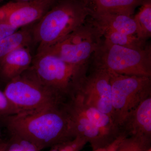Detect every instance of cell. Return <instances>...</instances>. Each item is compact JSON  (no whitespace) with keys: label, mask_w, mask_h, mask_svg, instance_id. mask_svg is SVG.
Here are the masks:
<instances>
[{"label":"cell","mask_w":151,"mask_h":151,"mask_svg":"<svg viewBox=\"0 0 151 151\" xmlns=\"http://www.w3.org/2000/svg\"><path fill=\"white\" fill-rule=\"evenodd\" d=\"M90 67L122 75L151 77V46L132 49L103 39L90 59Z\"/></svg>","instance_id":"3957f363"},{"label":"cell","mask_w":151,"mask_h":151,"mask_svg":"<svg viewBox=\"0 0 151 151\" xmlns=\"http://www.w3.org/2000/svg\"><path fill=\"white\" fill-rule=\"evenodd\" d=\"M146 151H151V147L149 149H148Z\"/></svg>","instance_id":"cb8c5ba5"},{"label":"cell","mask_w":151,"mask_h":151,"mask_svg":"<svg viewBox=\"0 0 151 151\" xmlns=\"http://www.w3.org/2000/svg\"><path fill=\"white\" fill-rule=\"evenodd\" d=\"M88 12L87 19L99 30L110 29L126 34L136 35V26L132 17Z\"/></svg>","instance_id":"7c38bea8"},{"label":"cell","mask_w":151,"mask_h":151,"mask_svg":"<svg viewBox=\"0 0 151 151\" xmlns=\"http://www.w3.org/2000/svg\"><path fill=\"white\" fill-rule=\"evenodd\" d=\"M70 65L54 55L43 51L33 58L30 67L37 78L52 90L67 98L78 73L87 67Z\"/></svg>","instance_id":"52a82bcc"},{"label":"cell","mask_w":151,"mask_h":151,"mask_svg":"<svg viewBox=\"0 0 151 151\" xmlns=\"http://www.w3.org/2000/svg\"><path fill=\"white\" fill-rule=\"evenodd\" d=\"M127 137L126 135L121 134L116 139L114 140L109 145L92 151H116L120 143L124 138Z\"/></svg>","instance_id":"7402d4cb"},{"label":"cell","mask_w":151,"mask_h":151,"mask_svg":"<svg viewBox=\"0 0 151 151\" xmlns=\"http://www.w3.org/2000/svg\"><path fill=\"white\" fill-rule=\"evenodd\" d=\"M2 22V21L0 20V23H1V22Z\"/></svg>","instance_id":"d4e9b609"},{"label":"cell","mask_w":151,"mask_h":151,"mask_svg":"<svg viewBox=\"0 0 151 151\" xmlns=\"http://www.w3.org/2000/svg\"><path fill=\"white\" fill-rule=\"evenodd\" d=\"M66 101L68 104L86 116L95 126L111 137L116 138L121 134L119 128L111 116L103 113L97 108L86 105L74 95H69Z\"/></svg>","instance_id":"4fadbf2b"},{"label":"cell","mask_w":151,"mask_h":151,"mask_svg":"<svg viewBox=\"0 0 151 151\" xmlns=\"http://www.w3.org/2000/svg\"><path fill=\"white\" fill-rule=\"evenodd\" d=\"M33 42L32 30L24 27L0 40V61L13 50L21 47H28Z\"/></svg>","instance_id":"9a60e30c"},{"label":"cell","mask_w":151,"mask_h":151,"mask_svg":"<svg viewBox=\"0 0 151 151\" xmlns=\"http://www.w3.org/2000/svg\"><path fill=\"white\" fill-rule=\"evenodd\" d=\"M32 1H33V0H14L15 1L18 2H27Z\"/></svg>","instance_id":"603a6c76"},{"label":"cell","mask_w":151,"mask_h":151,"mask_svg":"<svg viewBox=\"0 0 151 151\" xmlns=\"http://www.w3.org/2000/svg\"><path fill=\"white\" fill-rule=\"evenodd\" d=\"M64 103L4 117L6 126L12 134L28 141L40 150L51 147L75 137Z\"/></svg>","instance_id":"6da1fadb"},{"label":"cell","mask_w":151,"mask_h":151,"mask_svg":"<svg viewBox=\"0 0 151 151\" xmlns=\"http://www.w3.org/2000/svg\"><path fill=\"white\" fill-rule=\"evenodd\" d=\"M57 1L9 2L0 6V20L19 29L39 20Z\"/></svg>","instance_id":"9c48e42d"},{"label":"cell","mask_w":151,"mask_h":151,"mask_svg":"<svg viewBox=\"0 0 151 151\" xmlns=\"http://www.w3.org/2000/svg\"><path fill=\"white\" fill-rule=\"evenodd\" d=\"M102 40L100 31L86 19L83 24L44 51L75 67H85Z\"/></svg>","instance_id":"5b68a950"},{"label":"cell","mask_w":151,"mask_h":151,"mask_svg":"<svg viewBox=\"0 0 151 151\" xmlns=\"http://www.w3.org/2000/svg\"><path fill=\"white\" fill-rule=\"evenodd\" d=\"M4 92L21 113L61 104L66 99L44 84L30 66L7 83Z\"/></svg>","instance_id":"277c9868"},{"label":"cell","mask_w":151,"mask_h":151,"mask_svg":"<svg viewBox=\"0 0 151 151\" xmlns=\"http://www.w3.org/2000/svg\"><path fill=\"white\" fill-rule=\"evenodd\" d=\"M151 139L132 136L122 140L116 151H146L151 147Z\"/></svg>","instance_id":"ac0fdd59"},{"label":"cell","mask_w":151,"mask_h":151,"mask_svg":"<svg viewBox=\"0 0 151 151\" xmlns=\"http://www.w3.org/2000/svg\"><path fill=\"white\" fill-rule=\"evenodd\" d=\"M32 59L28 47L13 50L0 61V76L8 83L28 69Z\"/></svg>","instance_id":"8fae6325"},{"label":"cell","mask_w":151,"mask_h":151,"mask_svg":"<svg viewBox=\"0 0 151 151\" xmlns=\"http://www.w3.org/2000/svg\"><path fill=\"white\" fill-rule=\"evenodd\" d=\"M77 76L70 95L84 104L97 108L113 119L111 88L108 71L90 67Z\"/></svg>","instance_id":"ba28073f"},{"label":"cell","mask_w":151,"mask_h":151,"mask_svg":"<svg viewBox=\"0 0 151 151\" xmlns=\"http://www.w3.org/2000/svg\"><path fill=\"white\" fill-rule=\"evenodd\" d=\"M120 134L151 139V96L126 116L119 127Z\"/></svg>","instance_id":"30bf717a"},{"label":"cell","mask_w":151,"mask_h":151,"mask_svg":"<svg viewBox=\"0 0 151 151\" xmlns=\"http://www.w3.org/2000/svg\"><path fill=\"white\" fill-rule=\"evenodd\" d=\"M89 12L82 0H57L32 29L37 53L45 51L86 22Z\"/></svg>","instance_id":"7a4b0ae2"},{"label":"cell","mask_w":151,"mask_h":151,"mask_svg":"<svg viewBox=\"0 0 151 151\" xmlns=\"http://www.w3.org/2000/svg\"><path fill=\"white\" fill-rule=\"evenodd\" d=\"M133 17L136 26V35L146 41L151 37V0H146Z\"/></svg>","instance_id":"2e32d148"},{"label":"cell","mask_w":151,"mask_h":151,"mask_svg":"<svg viewBox=\"0 0 151 151\" xmlns=\"http://www.w3.org/2000/svg\"><path fill=\"white\" fill-rule=\"evenodd\" d=\"M6 143L0 147V151H40L37 147L28 141L18 136L12 134Z\"/></svg>","instance_id":"d6986e66"},{"label":"cell","mask_w":151,"mask_h":151,"mask_svg":"<svg viewBox=\"0 0 151 151\" xmlns=\"http://www.w3.org/2000/svg\"><path fill=\"white\" fill-rule=\"evenodd\" d=\"M89 12L132 17L146 0H82Z\"/></svg>","instance_id":"5bb4252c"},{"label":"cell","mask_w":151,"mask_h":151,"mask_svg":"<svg viewBox=\"0 0 151 151\" xmlns=\"http://www.w3.org/2000/svg\"><path fill=\"white\" fill-rule=\"evenodd\" d=\"M87 143L84 138L77 136L54 145L48 151H80Z\"/></svg>","instance_id":"ffe728a7"},{"label":"cell","mask_w":151,"mask_h":151,"mask_svg":"<svg viewBox=\"0 0 151 151\" xmlns=\"http://www.w3.org/2000/svg\"><path fill=\"white\" fill-rule=\"evenodd\" d=\"M99 30L104 39L113 44L119 46L130 48L140 49L145 47L148 44L146 41L138 38L136 35L126 34L110 29Z\"/></svg>","instance_id":"e0dca14e"},{"label":"cell","mask_w":151,"mask_h":151,"mask_svg":"<svg viewBox=\"0 0 151 151\" xmlns=\"http://www.w3.org/2000/svg\"><path fill=\"white\" fill-rule=\"evenodd\" d=\"M20 113L4 92L0 90V116L4 118Z\"/></svg>","instance_id":"44dd1931"},{"label":"cell","mask_w":151,"mask_h":151,"mask_svg":"<svg viewBox=\"0 0 151 151\" xmlns=\"http://www.w3.org/2000/svg\"><path fill=\"white\" fill-rule=\"evenodd\" d=\"M108 72L111 85L113 119L119 128L130 112L151 96V77Z\"/></svg>","instance_id":"8992f818"}]
</instances>
